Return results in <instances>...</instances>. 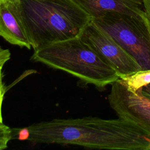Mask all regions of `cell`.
Segmentation results:
<instances>
[{
	"label": "cell",
	"mask_w": 150,
	"mask_h": 150,
	"mask_svg": "<svg viewBox=\"0 0 150 150\" xmlns=\"http://www.w3.org/2000/svg\"><path fill=\"white\" fill-rule=\"evenodd\" d=\"M11 139L9 138L0 137V150L6 149L8 147V142Z\"/></svg>",
	"instance_id": "obj_13"
},
{
	"label": "cell",
	"mask_w": 150,
	"mask_h": 150,
	"mask_svg": "<svg viewBox=\"0 0 150 150\" xmlns=\"http://www.w3.org/2000/svg\"><path fill=\"white\" fill-rule=\"evenodd\" d=\"M92 22L131 55L141 70L150 69V21L146 15L108 12Z\"/></svg>",
	"instance_id": "obj_3"
},
{
	"label": "cell",
	"mask_w": 150,
	"mask_h": 150,
	"mask_svg": "<svg viewBox=\"0 0 150 150\" xmlns=\"http://www.w3.org/2000/svg\"><path fill=\"white\" fill-rule=\"evenodd\" d=\"M0 36L10 44L32 48L15 0H0Z\"/></svg>",
	"instance_id": "obj_6"
},
{
	"label": "cell",
	"mask_w": 150,
	"mask_h": 150,
	"mask_svg": "<svg viewBox=\"0 0 150 150\" xmlns=\"http://www.w3.org/2000/svg\"><path fill=\"white\" fill-rule=\"evenodd\" d=\"M10 58L11 53L9 50L0 46V67H3L4 65L10 59Z\"/></svg>",
	"instance_id": "obj_10"
},
{
	"label": "cell",
	"mask_w": 150,
	"mask_h": 150,
	"mask_svg": "<svg viewBox=\"0 0 150 150\" xmlns=\"http://www.w3.org/2000/svg\"><path fill=\"white\" fill-rule=\"evenodd\" d=\"M2 68L3 67H0V124H4L2 114V107L4 97L5 93V87L3 81Z\"/></svg>",
	"instance_id": "obj_9"
},
{
	"label": "cell",
	"mask_w": 150,
	"mask_h": 150,
	"mask_svg": "<svg viewBox=\"0 0 150 150\" xmlns=\"http://www.w3.org/2000/svg\"><path fill=\"white\" fill-rule=\"evenodd\" d=\"M32 48L79 36L92 18L73 0H15Z\"/></svg>",
	"instance_id": "obj_1"
},
{
	"label": "cell",
	"mask_w": 150,
	"mask_h": 150,
	"mask_svg": "<svg viewBox=\"0 0 150 150\" xmlns=\"http://www.w3.org/2000/svg\"><path fill=\"white\" fill-rule=\"evenodd\" d=\"M142 93L145 96L150 98V84L142 87Z\"/></svg>",
	"instance_id": "obj_14"
},
{
	"label": "cell",
	"mask_w": 150,
	"mask_h": 150,
	"mask_svg": "<svg viewBox=\"0 0 150 150\" xmlns=\"http://www.w3.org/2000/svg\"><path fill=\"white\" fill-rule=\"evenodd\" d=\"M79 36L85 43L117 70L119 77L141 70L137 60L92 21L83 29Z\"/></svg>",
	"instance_id": "obj_4"
},
{
	"label": "cell",
	"mask_w": 150,
	"mask_h": 150,
	"mask_svg": "<svg viewBox=\"0 0 150 150\" xmlns=\"http://www.w3.org/2000/svg\"><path fill=\"white\" fill-rule=\"evenodd\" d=\"M92 19L108 12L145 15L142 0H73Z\"/></svg>",
	"instance_id": "obj_7"
},
{
	"label": "cell",
	"mask_w": 150,
	"mask_h": 150,
	"mask_svg": "<svg viewBox=\"0 0 150 150\" xmlns=\"http://www.w3.org/2000/svg\"><path fill=\"white\" fill-rule=\"evenodd\" d=\"M12 129L4 124H0V137L12 138Z\"/></svg>",
	"instance_id": "obj_11"
},
{
	"label": "cell",
	"mask_w": 150,
	"mask_h": 150,
	"mask_svg": "<svg viewBox=\"0 0 150 150\" xmlns=\"http://www.w3.org/2000/svg\"><path fill=\"white\" fill-rule=\"evenodd\" d=\"M128 89L118 79L111 84L108 101L118 117L132 121L150 133V98Z\"/></svg>",
	"instance_id": "obj_5"
},
{
	"label": "cell",
	"mask_w": 150,
	"mask_h": 150,
	"mask_svg": "<svg viewBox=\"0 0 150 150\" xmlns=\"http://www.w3.org/2000/svg\"><path fill=\"white\" fill-rule=\"evenodd\" d=\"M33 51L32 61L66 72L98 89L105 88L119 79L117 70L79 36Z\"/></svg>",
	"instance_id": "obj_2"
},
{
	"label": "cell",
	"mask_w": 150,
	"mask_h": 150,
	"mask_svg": "<svg viewBox=\"0 0 150 150\" xmlns=\"http://www.w3.org/2000/svg\"><path fill=\"white\" fill-rule=\"evenodd\" d=\"M118 80L128 89L137 91L150 84V69L140 70L121 76Z\"/></svg>",
	"instance_id": "obj_8"
},
{
	"label": "cell",
	"mask_w": 150,
	"mask_h": 150,
	"mask_svg": "<svg viewBox=\"0 0 150 150\" xmlns=\"http://www.w3.org/2000/svg\"><path fill=\"white\" fill-rule=\"evenodd\" d=\"M146 15L150 21V0H142Z\"/></svg>",
	"instance_id": "obj_12"
}]
</instances>
